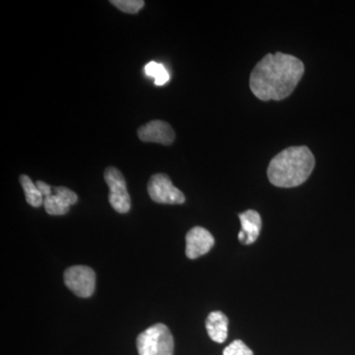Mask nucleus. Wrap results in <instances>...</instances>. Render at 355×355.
I'll list each match as a JSON object with an SVG mask.
<instances>
[{
	"mask_svg": "<svg viewBox=\"0 0 355 355\" xmlns=\"http://www.w3.org/2000/svg\"><path fill=\"white\" fill-rule=\"evenodd\" d=\"M144 71L147 76L153 77L155 80L156 85H164L170 80V73L165 69L164 65L157 64L155 62H150L144 67Z\"/></svg>",
	"mask_w": 355,
	"mask_h": 355,
	"instance_id": "f8f14e48",
	"label": "nucleus"
},
{
	"mask_svg": "<svg viewBox=\"0 0 355 355\" xmlns=\"http://www.w3.org/2000/svg\"><path fill=\"white\" fill-rule=\"evenodd\" d=\"M111 3L123 12L135 14L144 6V0H112Z\"/></svg>",
	"mask_w": 355,
	"mask_h": 355,
	"instance_id": "4468645a",
	"label": "nucleus"
},
{
	"mask_svg": "<svg viewBox=\"0 0 355 355\" xmlns=\"http://www.w3.org/2000/svg\"><path fill=\"white\" fill-rule=\"evenodd\" d=\"M104 178L109 186V200L112 207L119 214H127L132 205L123 174L116 168L109 167L105 171Z\"/></svg>",
	"mask_w": 355,
	"mask_h": 355,
	"instance_id": "20e7f679",
	"label": "nucleus"
},
{
	"mask_svg": "<svg viewBox=\"0 0 355 355\" xmlns=\"http://www.w3.org/2000/svg\"><path fill=\"white\" fill-rule=\"evenodd\" d=\"M214 246V238L207 229L193 227L186 236V254L191 260L209 253Z\"/></svg>",
	"mask_w": 355,
	"mask_h": 355,
	"instance_id": "0eeeda50",
	"label": "nucleus"
},
{
	"mask_svg": "<svg viewBox=\"0 0 355 355\" xmlns=\"http://www.w3.org/2000/svg\"><path fill=\"white\" fill-rule=\"evenodd\" d=\"M223 355H254V352L242 340H236L223 350Z\"/></svg>",
	"mask_w": 355,
	"mask_h": 355,
	"instance_id": "dca6fc26",
	"label": "nucleus"
},
{
	"mask_svg": "<svg viewBox=\"0 0 355 355\" xmlns=\"http://www.w3.org/2000/svg\"><path fill=\"white\" fill-rule=\"evenodd\" d=\"M53 195L67 207L76 205L78 200L76 193L65 187H55V188H53Z\"/></svg>",
	"mask_w": 355,
	"mask_h": 355,
	"instance_id": "2eb2a0df",
	"label": "nucleus"
},
{
	"mask_svg": "<svg viewBox=\"0 0 355 355\" xmlns=\"http://www.w3.org/2000/svg\"><path fill=\"white\" fill-rule=\"evenodd\" d=\"M19 181L23 191H24L27 202L34 207H41L44 203V197L40 193L36 184L33 183L32 180L26 175H21Z\"/></svg>",
	"mask_w": 355,
	"mask_h": 355,
	"instance_id": "9b49d317",
	"label": "nucleus"
},
{
	"mask_svg": "<svg viewBox=\"0 0 355 355\" xmlns=\"http://www.w3.org/2000/svg\"><path fill=\"white\" fill-rule=\"evenodd\" d=\"M44 207L46 214L51 216H64L69 211V207L64 205L55 195L44 198Z\"/></svg>",
	"mask_w": 355,
	"mask_h": 355,
	"instance_id": "ddd939ff",
	"label": "nucleus"
},
{
	"mask_svg": "<svg viewBox=\"0 0 355 355\" xmlns=\"http://www.w3.org/2000/svg\"><path fill=\"white\" fill-rule=\"evenodd\" d=\"M241 222V231L238 238L244 245L253 244L260 236L261 218L260 214L256 210L249 209L239 214Z\"/></svg>",
	"mask_w": 355,
	"mask_h": 355,
	"instance_id": "1a4fd4ad",
	"label": "nucleus"
},
{
	"mask_svg": "<svg viewBox=\"0 0 355 355\" xmlns=\"http://www.w3.org/2000/svg\"><path fill=\"white\" fill-rule=\"evenodd\" d=\"M139 355H173L174 338L164 324H156L142 331L137 340Z\"/></svg>",
	"mask_w": 355,
	"mask_h": 355,
	"instance_id": "7ed1b4c3",
	"label": "nucleus"
},
{
	"mask_svg": "<svg viewBox=\"0 0 355 355\" xmlns=\"http://www.w3.org/2000/svg\"><path fill=\"white\" fill-rule=\"evenodd\" d=\"M147 190L151 200L155 202L182 205L186 202L184 193L173 184L170 178L165 174L153 175L149 181Z\"/></svg>",
	"mask_w": 355,
	"mask_h": 355,
	"instance_id": "423d86ee",
	"label": "nucleus"
},
{
	"mask_svg": "<svg viewBox=\"0 0 355 355\" xmlns=\"http://www.w3.org/2000/svg\"><path fill=\"white\" fill-rule=\"evenodd\" d=\"M304 71L299 58L280 51L268 53L252 71L250 88L261 101H280L292 94Z\"/></svg>",
	"mask_w": 355,
	"mask_h": 355,
	"instance_id": "f257e3e1",
	"label": "nucleus"
},
{
	"mask_svg": "<svg viewBox=\"0 0 355 355\" xmlns=\"http://www.w3.org/2000/svg\"><path fill=\"white\" fill-rule=\"evenodd\" d=\"M315 168V157L307 146H292L272 159L268 177L273 186L294 188L307 181Z\"/></svg>",
	"mask_w": 355,
	"mask_h": 355,
	"instance_id": "f03ea898",
	"label": "nucleus"
},
{
	"mask_svg": "<svg viewBox=\"0 0 355 355\" xmlns=\"http://www.w3.org/2000/svg\"><path fill=\"white\" fill-rule=\"evenodd\" d=\"M205 328L214 342L223 343L227 340L228 318L220 311H214L207 317Z\"/></svg>",
	"mask_w": 355,
	"mask_h": 355,
	"instance_id": "9d476101",
	"label": "nucleus"
},
{
	"mask_svg": "<svg viewBox=\"0 0 355 355\" xmlns=\"http://www.w3.org/2000/svg\"><path fill=\"white\" fill-rule=\"evenodd\" d=\"M64 284L79 297H90L95 291V272L86 266H71L65 270Z\"/></svg>",
	"mask_w": 355,
	"mask_h": 355,
	"instance_id": "39448f33",
	"label": "nucleus"
},
{
	"mask_svg": "<svg viewBox=\"0 0 355 355\" xmlns=\"http://www.w3.org/2000/svg\"><path fill=\"white\" fill-rule=\"evenodd\" d=\"M139 139L144 142L170 146L175 140V132L169 123L163 121H151L137 130Z\"/></svg>",
	"mask_w": 355,
	"mask_h": 355,
	"instance_id": "6e6552de",
	"label": "nucleus"
},
{
	"mask_svg": "<svg viewBox=\"0 0 355 355\" xmlns=\"http://www.w3.org/2000/svg\"><path fill=\"white\" fill-rule=\"evenodd\" d=\"M37 188L40 191V193H42L44 198L49 197V196L53 195V188L46 183H44L43 181H38L36 183Z\"/></svg>",
	"mask_w": 355,
	"mask_h": 355,
	"instance_id": "f3484780",
	"label": "nucleus"
}]
</instances>
